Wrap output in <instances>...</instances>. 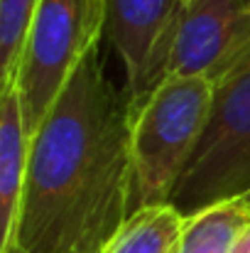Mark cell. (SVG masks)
Listing matches in <instances>:
<instances>
[{"instance_id": "6da1fadb", "label": "cell", "mask_w": 250, "mask_h": 253, "mask_svg": "<svg viewBox=\"0 0 250 253\" xmlns=\"http://www.w3.org/2000/svg\"><path fill=\"white\" fill-rule=\"evenodd\" d=\"M128 111L93 49L32 135L10 249L98 253L123 226L133 214Z\"/></svg>"}, {"instance_id": "7a4b0ae2", "label": "cell", "mask_w": 250, "mask_h": 253, "mask_svg": "<svg viewBox=\"0 0 250 253\" xmlns=\"http://www.w3.org/2000/svg\"><path fill=\"white\" fill-rule=\"evenodd\" d=\"M211 106L214 79L209 77H172L130 98L133 211L172 202L206 133Z\"/></svg>"}, {"instance_id": "3957f363", "label": "cell", "mask_w": 250, "mask_h": 253, "mask_svg": "<svg viewBox=\"0 0 250 253\" xmlns=\"http://www.w3.org/2000/svg\"><path fill=\"white\" fill-rule=\"evenodd\" d=\"M108 0H39L17 62L15 86L32 138L81 62L98 49Z\"/></svg>"}, {"instance_id": "277c9868", "label": "cell", "mask_w": 250, "mask_h": 253, "mask_svg": "<svg viewBox=\"0 0 250 253\" xmlns=\"http://www.w3.org/2000/svg\"><path fill=\"white\" fill-rule=\"evenodd\" d=\"M236 197H250V49L214 82L206 133L169 204L191 216Z\"/></svg>"}, {"instance_id": "5b68a950", "label": "cell", "mask_w": 250, "mask_h": 253, "mask_svg": "<svg viewBox=\"0 0 250 253\" xmlns=\"http://www.w3.org/2000/svg\"><path fill=\"white\" fill-rule=\"evenodd\" d=\"M248 49L250 12L246 0H189L177 7L130 98L172 77H209L216 82Z\"/></svg>"}, {"instance_id": "8992f818", "label": "cell", "mask_w": 250, "mask_h": 253, "mask_svg": "<svg viewBox=\"0 0 250 253\" xmlns=\"http://www.w3.org/2000/svg\"><path fill=\"white\" fill-rule=\"evenodd\" d=\"M177 7V0H108L106 32L123 62L128 96L138 91Z\"/></svg>"}, {"instance_id": "52a82bcc", "label": "cell", "mask_w": 250, "mask_h": 253, "mask_svg": "<svg viewBox=\"0 0 250 253\" xmlns=\"http://www.w3.org/2000/svg\"><path fill=\"white\" fill-rule=\"evenodd\" d=\"M30 143L17 86L0 88V253L15 241L17 211L30 165Z\"/></svg>"}, {"instance_id": "ba28073f", "label": "cell", "mask_w": 250, "mask_h": 253, "mask_svg": "<svg viewBox=\"0 0 250 253\" xmlns=\"http://www.w3.org/2000/svg\"><path fill=\"white\" fill-rule=\"evenodd\" d=\"M186 216L174 204L133 211L98 253H177Z\"/></svg>"}, {"instance_id": "9c48e42d", "label": "cell", "mask_w": 250, "mask_h": 253, "mask_svg": "<svg viewBox=\"0 0 250 253\" xmlns=\"http://www.w3.org/2000/svg\"><path fill=\"white\" fill-rule=\"evenodd\" d=\"M250 221V197H236L186 216L177 253H228Z\"/></svg>"}, {"instance_id": "30bf717a", "label": "cell", "mask_w": 250, "mask_h": 253, "mask_svg": "<svg viewBox=\"0 0 250 253\" xmlns=\"http://www.w3.org/2000/svg\"><path fill=\"white\" fill-rule=\"evenodd\" d=\"M39 0H0V88L15 84L17 62Z\"/></svg>"}, {"instance_id": "8fae6325", "label": "cell", "mask_w": 250, "mask_h": 253, "mask_svg": "<svg viewBox=\"0 0 250 253\" xmlns=\"http://www.w3.org/2000/svg\"><path fill=\"white\" fill-rule=\"evenodd\" d=\"M228 253H250V221L238 231V236L233 239Z\"/></svg>"}, {"instance_id": "7c38bea8", "label": "cell", "mask_w": 250, "mask_h": 253, "mask_svg": "<svg viewBox=\"0 0 250 253\" xmlns=\"http://www.w3.org/2000/svg\"><path fill=\"white\" fill-rule=\"evenodd\" d=\"M177 2H179V7H181V5H186V2H189V0H177Z\"/></svg>"}, {"instance_id": "4fadbf2b", "label": "cell", "mask_w": 250, "mask_h": 253, "mask_svg": "<svg viewBox=\"0 0 250 253\" xmlns=\"http://www.w3.org/2000/svg\"><path fill=\"white\" fill-rule=\"evenodd\" d=\"M246 7H248V12H250V0H246Z\"/></svg>"}]
</instances>
